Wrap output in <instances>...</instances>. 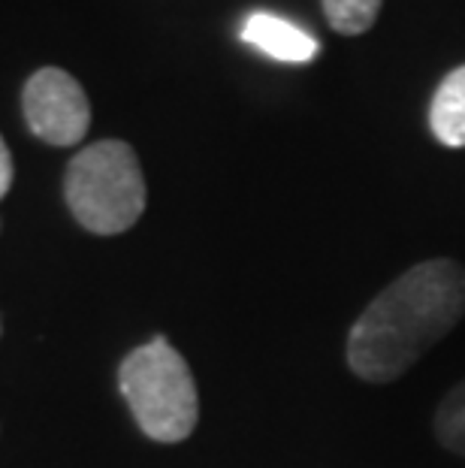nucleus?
Listing matches in <instances>:
<instances>
[{"instance_id": "9", "label": "nucleus", "mask_w": 465, "mask_h": 468, "mask_svg": "<svg viewBox=\"0 0 465 468\" xmlns=\"http://www.w3.org/2000/svg\"><path fill=\"white\" fill-rule=\"evenodd\" d=\"M9 185H13V154H9L6 143L0 139V200L6 197Z\"/></svg>"}, {"instance_id": "7", "label": "nucleus", "mask_w": 465, "mask_h": 468, "mask_svg": "<svg viewBox=\"0 0 465 468\" xmlns=\"http://www.w3.org/2000/svg\"><path fill=\"white\" fill-rule=\"evenodd\" d=\"M435 438L444 451L465 456V381H460L435 408Z\"/></svg>"}, {"instance_id": "5", "label": "nucleus", "mask_w": 465, "mask_h": 468, "mask_svg": "<svg viewBox=\"0 0 465 468\" xmlns=\"http://www.w3.org/2000/svg\"><path fill=\"white\" fill-rule=\"evenodd\" d=\"M242 39L248 46L260 48L263 55L287 64H305L321 52V43L312 34H305L302 27L284 22L281 16L272 13H254L245 18Z\"/></svg>"}, {"instance_id": "2", "label": "nucleus", "mask_w": 465, "mask_h": 468, "mask_svg": "<svg viewBox=\"0 0 465 468\" xmlns=\"http://www.w3.org/2000/svg\"><path fill=\"white\" fill-rule=\"evenodd\" d=\"M67 206L85 230L118 236L145 212V176L140 157L122 139H103L79 152L64 178Z\"/></svg>"}, {"instance_id": "3", "label": "nucleus", "mask_w": 465, "mask_h": 468, "mask_svg": "<svg viewBox=\"0 0 465 468\" xmlns=\"http://www.w3.org/2000/svg\"><path fill=\"white\" fill-rule=\"evenodd\" d=\"M118 387L148 438L175 444L194 432L200 396L185 356L166 338L136 347L118 368Z\"/></svg>"}, {"instance_id": "1", "label": "nucleus", "mask_w": 465, "mask_h": 468, "mask_svg": "<svg viewBox=\"0 0 465 468\" xmlns=\"http://www.w3.org/2000/svg\"><path fill=\"white\" fill-rule=\"evenodd\" d=\"M465 317V269L427 261L402 272L365 305L348 335L351 372L369 384L402 378Z\"/></svg>"}, {"instance_id": "6", "label": "nucleus", "mask_w": 465, "mask_h": 468, "mask_svg": "<svg viewBox=\"0 0 465 468\" xmlns=\"http://www.w3.org/2000/svg\"><path fill=\"white\" fill-rule=\"evenodd\" d=\"M429 127L448 148H465V64L441 79L429 106Z\"/></svg>"}, {"instance_id": "4", "label": "nucleus", "mask_w": 465, "mask_h": 468, "mask_svg": "<svg viewBox=\"0 0 465 468\" xmlns=\"http://www.w3.org/2000/svg\"><path fill=\"white\" fill-rule=\"evenodd\" d=\"M25 118L48 145H76L91 127V103L70 73L43 67L25 85Z\"/></svg>"}, {"instance_id": "8", "label": "nucleus", "mask_w": 465, "mask_h": 468, "mask_svg": "<svg viewBox=\"0 0 465 468\" xmlns=\"http://www.w3.org/2000/svg\"><path fill=\"white\" fill-rule=\"evenodd\" d=\"M323 16L335 34L360 37L375 25L384 0H321Z\"/></svg>"}]
</instances>
